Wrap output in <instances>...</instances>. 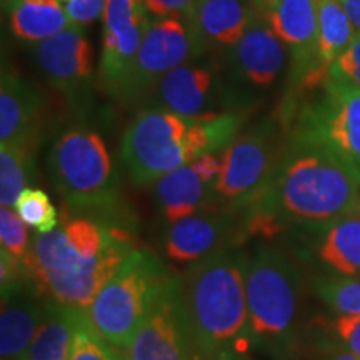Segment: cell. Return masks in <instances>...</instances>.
<instances>
[{"label":"cell","mask_w":360,"mask_h":360,"mask_svg":"<svg viewBox=\"0 0 360 360\" xmlns=\"http://www.w3.org/2000/svg\"><path fill=\"white\" fill-rule=\"evenodd\" d=\"M360 169L321 143L294 139L259 199L245 209L247 229L272 237L285 224H332L357 212Z\"/></svg>","instance_id":"1"},{"label":"cell","mask_w":360,"mask_h":360,"mask_svg":"<svg viewBox=\"0 0 360 360\" xmlns=\"http://www.w3.org/2000/svg\"><path fill=\"white\" fill-rule=\"evenodd\" d=\"M245 265L247 255L227 247L179 277L193 360H244L254 347Z\"/></svg>","instance_id":"2"},{"label":"cell","mask_w":360,"mask_h":360,"mask_svg":"<svg viewBox=\"0 0 360 360\" xmlns=\"http://www.w3.org/2000/svg\"><path fill=\"white\" fill-rule=\"evenodd\" d=\"M245 292L254 347L289 349L304 309L300 270L283 252L260 247L247 257Z\"/></svg>","instance_id":"3"},{"label":"cell","mask_w":360,"mask_h":360,"mask_svg":"<svg viewBox=\"0 0 360 360\" xmlns=\"http://www.w3.org/2000/svg\"><path fill=\"white\" fill-rule=\"evenodd\" d=\"M132 249V242H120L98 257H84L57 227L34 237L24 264L47 299L85 312Z\"/></svg>","instance_id":"4"},{"label":"cell","mask_w":360,"mask_h":360,"mask_svg":"<svg viewBox=\"0 0 360 360\" xmlns=\"http://www.w3.org/2000/svg\"><path fill=\"white\" fill-rule=\"evenodd\" d=\"M47 165L53 187L72 210H110L119 200V175L105 141L96 130L72 125L58 134Z\"/></svg>","instance_id":"5"},{"label":"cell","mask_w":360,"mask_h":360,"mask_svg":"<svg viewBox=\"0 0 360 360\" xmlns=\"http://www.w3.org/2000/svg\"><path fill=\"white\" fill-rule=\"evenodd\" d=\"M169 278L157 255L132 249L85 310L90 327L112 347L125 349Z\"/></svg>","instance_id":"6"},{"label":"cell","mask_w":360,"mask_h":360,"mask_svg":"<svg viewBox=\"0 0 360 360\" xmlns=\"http://www.w3.org/2000/svg\"><path fill=\"white\" fill-rule=\"evenodd\" d=\"M191 120L167 109H143L127 125L120 157L137 186L155 184L197 159L191 143Z\"/></svg>","instance_id":"7"},{"label":"cell","mask_w":360,"mask_h":360,"mask_svg":"<svg viewBox=\"0 0 360 360\" xmlns=\"http://www.w3.org/2000/svg\"><path fill=\"white\" fill-rule=\"evenodd\" d=\"M222 174L212 186L215 202L231 212L245 210L272 182L281 159L272 124H259L237 135L222 150Z\"/></svg>","instance_id":"8"},{"label":"cell","mask_w":360,"mask_h":360,"mask_svg":"<svg viewBox=\"0 0 360 360\" xmlns=\"http://www.w3.org/2000/svg\"><path fill=\"white\" fill-rule=\"evenodd\" d=\"M294 139L321 143L360 169V89L328 79L297 112Z\"/></svg>","instance_id":"9"},{"label":"cell","mask_w":360,"mask_h":360,"mask_svg":"<svg viewBox=\"0 0 360 360\" xmlns=\"http://www.w3.org/2000/svg\"><path fill=\"white\" fill-rule=\"evenodd\" d=\"M98 77L112 96L127 97L150 15L139 0H105Z\"/></svg>","instance_id":"10"},{"label":"cell","mask_w":360,"mask_h":360,"mask_svg":"<svg viewBox=\"0 0 360 360\" xmlns=\"http://www.w3.org/2000/svg\"><path fill=\"white\" fill-rule=\"evenodd\" d=\"M205 52L191 20L184 17H165L150 20L143 35L141 51L130 79L127 97L139 96L162 82V79Z\"/></svg>","instance_id":"11"},{"label":"cell","mask_w":360,"mask_h":360,"mask_svg":"<svg viewBox=\"0 0 360 360\" xmlns=\"http://www.w3.org/2000/svg\"><path fill=\"white\" fill-rule=\"evenodd\" d=\"M125 360H193L179 277L167 281L125 347Z\"/></svg>","instance_id":"12"},{"label":"cell","mask_w":360,"mask_h":360,"mask_svg":"<svg viewBox=\"0 0 360 360\" xmlns=\"http://www.w3.org/2000/svg\"><path fill=\"white\" fill-rule=\"evenodd\" d=\"M34 57L47 82L69 101H77L89 92L94 80V47L85 37L84 27L70 25L37 44Z\"/></svg>","instance_id":"13"},{"label":"cell","mask_w":360,"mask_h":360,"mask_svg":"<svg viewBox=\"0 0 360 360\" xmlns=\"http://www.w3.org/2000/svg\"><path fill=\"white\" fill-rule=\"evenodd\" d=\"M51 302L52 300L40 292L30 274L2 287L0 359H22L44 322Z\"/></svg>","instance_id":"14"},{"label":"cell","mask_w":360,"mask_h":360,"mask_svg":"<svg viewBox=\"0 0 360 360\" xmlns=\"http://www.w3.org/2000/svg\"><path fill=\"white\" fill-rule=\"evenodd\" d=\"M231 52L233 79L247 90L272 87L287 64L285 44L259 13Z\"/></svg>","instance_id":"15"},{"label":"cell","mask_w":360,"mask_h":360,"mask_svg":"<svg viewBox=\"0 0 360 360\" xmlns=\"http://www.w3.org/2000/svg\"><path fill=\"white\" fill-rule=\"evenodd\" d=\"M233 214L225 209H207L169 225L165 254L177 264H195L227 249L233 233Z\"/></svg>","instance_id":"16"},{"label":"cell","mask_w":360,"mask_h":360,"mask_svg":"<svg viewBox=\"0 0 360 360\" xmlns=\"http://www.w3.org/2000/svg\"><path fill=\"white\" fill-rule=\"evenodd\" d=\"M42 109L40 90L19 74L4 70L0 80V146L35 148Z\"/></svg>","instance_id":"17"},{"label":"cell","mask_w":360,"mask_h":360,"mask_svg":"<svg viewBox=\"0 0 360 360\" xmlns=\"http://www.w3.org/2000/svg\"><path fill=\"white\" fill-rule=\"evenodd\" d=\"M264 19L294 57L295 72L321 62L319 44V0H269Z\"/></svg>","instance_id":"18"},{"label":"cell","mask_w":360,"mask_h":360,"mask_svg":"<svg viewBox=\"0 0 360 360\" xmlns=\"http://www.w3.org/2000/svg\"><path fill=\"white\" fill-rule=\"evenodd\" d=\"M215 80L210 67L180 65L162 79L160 98L167 110L187 120H197L214 112Z\"/></svg>","instance_id":"19"},{"label":"cell","mask_w":360,"mask_h":360,"mask_svg":"<svg viewBox=\"0 0 360 360\" xmlns=\"http://www.w3.org/2000/svg\"><path fill=\"white\" fill-rule=\"evenodd\" d=\"M254 15L247 0H195L188 20L205 49L232 51Z\"/></svg>","instance_id":"20"},{"label":"cell","mask_w":360,"mask_h":360,"mask_svg":"<svg viewBox=\"0 0 360 360\" xmlns=\"http://www.w3.org/2000/svg\"><path fill=\"white\" fill-rule=\"evenodd\" d=\"M155 199L165 224L172 225L207 209H220L215 202L214 187L191 165L180 167L155 182Z\"/></svg>","instance_id":"21"},{"label":"cell","mask_w":360,"mask_h":360,"mask_svg":"<svg viewBox=\"0 0 360 360\" xmlns=\"http://www.w3.org/2000/svg\"><path fill=\"white\" fill-rule=\"evenodd\" d=\"M84 314L52 300L37 334L20 360H69L75 330Z\"/></svg>","instance_id":"22"},{"label":"cell","mask_w":360,"mask_h":360,"mask_svg":"<svg viewBox=\"0 0 360 360\" xmlns=\"http://www.w3.org/2000/svg\"><path fill=\"white\" fill-rule=\"evenodd\" d=\"M317 255L339 276L360 277V212L328 224L317 245Z\"/></svg>","instance_id":"23"},{"label":"cell","mask_w":360,"mask_h":360,"mask_svg":"<svg viewBox=\"0 0 360 360\" xmlns=\"http://www.w3.org/2000/svg\"><path fill=\"white\" fill-rule=\"evenodd\" d=\"M8 13L12 32L30 44L44 42L72 25L62 0H17Z\"/></svg>","instance_id":"24"},{"label":"cell","mask_w":360,"mask_h":360,"mask_svg":"<svg viewBox=\"0 0 360 360\" xmlns=\"http://www.w3.org/2000/svg\"><path fill=\"white\" fill-rule=\"evenodd\" d=\"M354 30L342 0H319L317 52L321 62L332 65L354 40L357 34Z\"/></svg>","instance_id":"25"},{"label":"cell","mask_w":360,"mask_h":360,"mask_svg":"<svg viewBox=\"0 0 360 360\" xmlns=\"http://www.w3.org/2000/svg\"><path fill=\"white\" fill-rule=\"evenodd\" d=\"M35 174L34 148L0 146V204L15 205L17 199L30 187Z\"/></svg>","instance_id":"26"},{"label":"cell","mask_w":360,"mask_h":360,"mask_svg":"<svg viewBox=\"0 0 360 360\" xmlns=\"http://www.w3.org/2000/svg\"><path fill=\"white\" fill-rule=\"evenodd\" d=\"M314 292L322 304L339 315H360V278L317 277L312 282Z\"/></svg>","instance_id":"27"},{"label":"cell","mask_w":360,"mask_h":360,"mask_svg":"<svg viewBox=\"0 0 360 360\" xmlns=\"http://www.w3.org/2000/svg\"><path fill=\"white\" fill-rule=\"evenodd\" d=\"M13 209L25 225L35 229L39 233L52 232L58 227L57 209L42 188L27 187L19 195Z\"/></svg>","instance_id":"28"},{"label":"cell","mask_w":360,"mask_h":360,"mask_svg":"<svg viewBox=\"0 0 360 360\" xmlns=\"http://www.w3.org/2000/svg\"><path fill=\"white\" fill-rule=\"evenodd\" d=\"M69 360H125L120 349L112 347L101 335L90 327V323L82 315L75 330L74 344H72Z\"/></svg>","instance_id":"29"},{"label":"cell","mask_w":360,"mask_h":360,"mask_svg":"<svg viewBox=\"0 0 360 360\" xmlns=\"http://www.w3.org/2000/svg\"><path fill=\"white\" fill-rule=\"evenodd\" d=\"M0 242L4 250L19 260H24L29 252L30 240L24 220L11 207L0 209Z\"/></svg>","instance_id":"30"},{"label":"cell","mask_w":360,"mask_h":360,"mask_svg":"<svg viewBox=\"0 0 360 360\" xmlns=\"http://www.w3.org/2000/svg\"><path fill=\"white\" fill-rule=\"evenodd\" d=\"M330 79L335 82L350 85V87L360 89V34L355 37L345 52L332 62Z\"/></svg>","instance_id":"31"},{"label":"cell","mask_w":360,"mask_h":360,"mask_svg":"<svg viewBox=\"0 0 360 360\" xmlns=\"http://www.w3.org/2000/svg\"><path fill=\"white\" fill-rule=\"evenodd\" d=\"M139 2L154 19H165V17L191 19L195 0H139Z\"/></svg>","instance_id":"32"},{"label":"cell","mask_w":360,"mask_h":360,"mask_svg":"<svg viewBox=\"0 0 360 360\" xmlns=\"http://www.w3.org/2000/svg\"><path fill=\"white\" fill-rule=\"evenodd\" d=\"M64 6L72 25L85 27L103 15L105 0H69Z\"/></svg>","instance_id":"33"},{"label":"cell","mask_w":360,"mask_h":360,"mask_svg":"<svg viewBox=\"0 0 360 360\" xmlns=\"http://www.w3.org/2000/svg\"><path fill=\"white\" fill-rule=\"evenodd\" d=\"M334 327L347 350L360 357V315H339Z\"/></svg>","instance_id":"34"},{"label":"cell","mask_w":360,"mask_h":360,"mask_svg":"<svg viewBox=\"0 0 360 360\" xmlns=\"http://www.w3.org/2000/svg\"><path fill=\"white\" fill-rule=\"evenodd\" d=\"M191 167L195 170V172L200 175V179L205 180L207 184H215L220 177V174H222L224 159L222 155L219 157L215 152H207V154L197 157V159L191 164Z\"/></svg>","instance_id":"35"},{"label":"cell","mask_w":360,"mask_h":360,"mask_svg":"<svg viewBox=\"0 0 360 360\" xmlns=\"http://www.w3.org/2000/svg\"><path fill=\"white\" fill-rule=\"evenodd\" d=\"M345 12L352 22L355 32L360 34V0H342Z\"/></svg>","instance_id":"36"},{"label":"cell","mask_w":360,"mask_h":360,"mask_svg":"<svg viewBox=\"0 0 360 360\" xmlns=\"http://www.w3.org/2000/svg\"><path fill=\"white\" fill-rule=\"evenodd\" d=\"M319 360H360V357L350 352V350L335 349V350H330V352L323 354Z\"/></svg>","instance_id":"37"},{"label":"cell","mask_w":360,"mask_h":360,"mask_svg":"<svg viewBox=\"0 0 360 360\" xmlns=\"http://www.w3.org/2000/svg\"><path fill=\"white\" fill-rule=\"evenodd\" d=\"M15 4H17V0H2V8H4V11L11 12Z\"/></svg>","instance_id":"38"},{"label":"cell","mask_w":360,"mask_h":360,"mask_svg":"<svg viewBox=\"0 0 360 360\" xmlns=\"http://www.w3.org/2000/svg\"><path fill=\"white\" fill-rule=\"evenodd\" d=\"M255 4H259V6H264V4H267L269 0H254Z\"/></svg>","instance_id":"39"},{"label":"cell","mask_w":360,"mask_h":360,"mask_svg":"<svg viewBox=\"0 0 360 360\" xmlns=\"http://www.w3.org/2000/svg\"><path fill=\"white\" fill-rule=\"evenodd\" d=\"M357 212H360V200H359V207H357Z\"/></svg>","instance_id":"40"},{"label":"cell","mask_w":360,"mask_h":360,"mask_svg":"<svg viewBox=\"0 0 360 360\" xmlns=\"http://www.w3.org/2000/svg\"><path fill=\"white\" fill-rule=\"evenodd\" d=\"M65 2H69V0H62V4H65Z\"/></svg>","instance_id":"41"}]
</instances>
